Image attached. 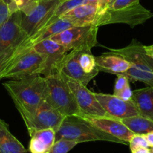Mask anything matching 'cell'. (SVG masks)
<instances>
[{"label": "cell", "instance_id": "6da1fadb", "mask_svg": "<svg viewBox=\"0 0 153 153\" xmlns=\"http://www.w3.org/2000/svg\"><path fill=\"white\" fill-rule=\"evenodd\" d=\"M47 86L46 77L41 74L25 76L3 83L22 119L34 114L45 102Z\"/></svg>", "mask_w": 153, "mask_h": 153}, {"label": "cell", "instance_id": "7a4b0ae2", "mask_svg": "<svg viewBox=\"0 0 153 153\" xmlns=\"http://www.w3.org/2000/svg\"><path fill=\"white\" fill-rule=\"evenodd\" d=\"M60 139L75 141L77 143L91 141H107L117 143H127L94 127L79 116L65 117L56 132V140Z\"/></svg>", "mask_w": 153, "mask_h": 153}, {"label": "cell", "instance_id": "3957f363", "mask_svg": "<svg viewBox=\"0 0 153 153\" xmlns=\"http://www.w3.org/2000/svg\"><path fill=\"white\" fill-rule=\"evenodd\" d=\"M108 51L121 56L131 63V68L124 74L129 80L153 86V59L146 55L142 44L134 39L127 47L121 49L109 48Z\"/></svg>", "mask_w": 153, "mask_h": 153}, {"label": "cell", "instance_id": "277c9868", "mask_svg": "<svg viewBox=\"0 0 153 153\" xmlns=\"http://www.w3.org/2000/svg\"><path fill=\"white\" fill-rule=\"evenodd\" d=\"M45 77L48 84L45 101L65 117L80 115L81 113L78 104L62 73L59 70H55Z\"/></svg>", "mask_w": 153, "mask_h": 153}, {"label": "cell", "instance_id": "5b68a950", "mask_svg": "<svg viewBox=\"0 0 153 153\" xmlns=\"http://www.w3.org/2000/svg\"><path fill=\"white\" fill-rule=\"evenodd\" d=\"M23 13H12L0 28V72L17 51L19 47L28 38L21 26Z\"/></svg>", "mask_w": 153, "mask_h": 153}, {"label": "cell", "instance_id": "8992f818", "mask_svg": "<svg viewBox=\"0 0 153 153\" xmlns=\"http://www.w3.org/2000/svg\"><path fill=\"white\" fill-rule=\"evenodd\" d=\"M46 68V56L31 49L16 59L0 72V77L14 80L35 74H44Z\"/></svg>", "mask_w": 153, "mask_h": 153}, {"label": "cell", "instance_id": "52a82bcc", "mask_svg": "<svg viewBox=\"0 0 153 153\" xmlns=\"http://www.w3.org/2000/svg\"><path fill=\"white\" fill-rule=\"evenodd\" d=\"M153 17V14L138 3L119 10L106 9L98 13L95 26L99 27L113 23H125L131 28L143 24Z\"/></svg>", "mask_w": 153, "mask_h": 153}, {"label": "cell", "instance_id": "ba28073f", "mask_svg": "<svg viewBox=\"0 0 153 153\" xmlns=\"http://www.w3.org/2000/svg\"><path fill=\"white\" fill-rule=\"evenodd\" d=\"M98 27L93 26H72L51 37V40L62 45L68 51L73 50H89L98 44Z\"/></svg>", "mask_w": 153, "mask_h": 153}, {"label": "cell", "instance_id": "9c48e42d", "mask_svg": "<svg viewBox=\"0 0 153 153\" xmlns=\"http://www.w3.org/2000/svg\"><path fill=\"white\" fill-rule=\"evenodd\" d=\"M60 0H39L35 9L28 15L23 14L21 26L28 38L56 20L52 19Z\"/></svg>", "mask_w": 153, "mask_h": 153}, {"label": "cell", "instance_id": "30bf717a", "mask_svg": "<svg viewBox=\"0 0 153 153\" xmlns=\"http://www.w3.org/2000/svg\"><path fill=\"white\" fill-rule=\"evenodd\" d=\"M63 77L67 83L75 97L76 103L80 110V114L95 117H106L108 116L102 106L95 98L94 92H91L87 87L83 86L76 80H73L69 76L62 74ZM109 117V116H108Z\"/></svg>", "mask_w": 153, "mask_h": 153}, {"label": "cell", "instance_id": "8fae6325", "mask_svg": "<svg viewBox=\"0 0 153 153\" xmlns=\"http://www.w3.org/2000/svg\"><path fill=\"white\" fill-rule=\"evenodd\" d=\"M65 117L46 101L38 107L34 114L23 118L29 134L35 131L52 128L56 132Z\"/></svg>", "mask_w": 153, "mask_h": 153}, {"label": "cell", "instance_id": "7c38bea8", "mask_svg": "<svg viewBox=\"0 0 153 153\" xmlns=\"http://www.w3.org/2000/svg\"><path fill=\"white\" fill-rule=\"evenodd\" d=\"M72 26H74V25L72 24V23L68 19L65 18L64 17H62L59 18L57 20H56L55 22L51 23V24L41 29L40 30L38 31L33 35L26 38V40L22 43V45L19 47V48L14 53L12 57L10 59V60L7 63L6 65L5 66V68L7 65H8L10 63L12 62L13 61H14L16 59L18 58L19 56H20L23 53L32 49V48L35 45H36L37 44L39 43V42H42V41L45 40V39L51 38V37L54 36V35H57V34L60 33V32H63V31L66 30L67 29H69V28L72 27Z\"/></svg>", "mask_w": 153, "mask_h": 153}, {"label": "cell", "instance_id": "4fadbf2b", "mask_svg": "<svg viewBox=\"0 0 153 153\" xmlns=\"http://www.w3.org/2000/svg\"><path fill=\"white\" fill-rule=\"evenodd\" d=\"M98 101L109 117L123 120V119L138 116L137 107L133 101H124L114 95L94 92Z\"/></svg>", "mask_w": 153, "mask_h": 153}, {"label": "cell", "instance_id": "5bb4252c", "mask_svg": "<svg viewBox=\"0 0 153 153\" xmlns=\"http://www.w3.org/2000/svg\"><path fill=\"white\" fill-rule=\"evenodd\" d=\"M78 116L84 119L94 127L127 143H128L132 137L134 135V134L131 131L118 119L108 116L95 117V116H88L84 114H80Z\"/></svg>", "mask_w": 153, "mask_h": 153}, {"label": "cell", "instance_id": "9a60e30c", "mask_svg": "<svg viewBox=\"0 0 153 153\" xmlns=\"http://www.w3.org/2000/svg\"><path fill=\"white\" fill-rule=\"evenodd\" d=\"M32 49L46 56V68L43 74L44 76L51 74L56 68L63 57L68 53L62 45L51 40V38L39 42Z\"/></svg>", "mask_w": 153, "mask_h": 153}, {"label": "cell", "instance_id": "2e32d148", "mask_svg": "<svg viewBox=\"0 0 153 153\" xmlns=\"http://www.w3.org/2000/svg\"><path fill=\"white\" fill-rule=\"evenodd\" d=\"M79 51H71L63 57L55 70H59L62 73L73 80L78 81L83 86H87L89 82L95 77L83 71L78 61ZM54 70V71H55Z\"/></svg>", "mask_w": 153, "mask_h": 153}, {"label": "cell", "instance_id": "e0dca14e", "mask_svg": "<svg viewBox=\"0 0 153 153\" xmlns=\"http://www.w3.org/2000/svg\"><path fill=\"white\" fill-rule=\"evenodd\" d=\"M98 71L113 74H124L131 68V63L118 54L108 51L95 57Z\"/></svg>", "mask_w": 153, "mask_h": 153}, {"label": "cell", "instance_id": "ac0fdd59", "mask_svg": "<svg viewBox=\"0 0 153 153\" xmlns=\"http://www.w3.org/2000/svg\"><path fill=\"white\" fill-rule=\"evenodd\" d=\"M98 14L97 5L84 4L76 7L62 17L68 19L74 26H95Z\"/></svg>", "mask_w": 153, "mask_h": 153}, {"label": "cell", "instance_id": "d6986e66", "mask_svg": "<svg viewBox=\"0 0 153 153\" xmlns=\"http://www.w3.org/2000/svg\"><path fill=\"white\" fill-rule=\"evenodd\" d=\"M29 136L30 153H48L56 142V131L52 128L35 131Z\"/></svg>", "mask_w": 153, "mask_h": 153}, {"label": "cell", "instance_id": "ffe728a7", "mask_svg": "<svg viewBox=\"0 0 153 153\" xmlns=\"http://www.w3.org/2000/svg\"><path fill=\"white\" fill-rule=\"evenodd\" d=\"M132 101L139 115L153 122V86L133 91Z\"/></svg>", "mask_w": 153, "mask_h": 153}, {"label": "cell", "instance_id": "44dd1931", "mask_svg": "<svg viewBox=\"0 0 153 153\" xmlns=\"http://www.w3.org/2000/svg\"><path fill=\"white\" fill-rule=\"evenodd\" d=\"M0 153H27L23 144L11 133L9 126L0 119Z\"/></svg>", "mask_w": 153, "mask_h": 153}, {"label": "cell", "instance_id": "7402d4cb", "mask_svg": "<svg viewBox=\"0 0 153 153\" xmlns=\"http://www.w3.org/2000/svg\"><path fill=\"white\" fill-rule=\"evenodd\" d=\"M120 121L134 134H146L153 131V122L140 115L123 119Z\"/></svg>", "mask_w": 153, "mask_h": 153}, {"label": "cell", "instance_id": "603a6c76", "mask_svg": "<svg viewBox=\"0 0 153 153\" xmlns=\"http://www.w3.org/2000/svg\"><path fill=\"white\" fill-rule=\"evenodd\" d=\"M78 61L83 71L87 74L95 76L98 74L95 57L89 50L79 51Z\"/></svg>", "mask_w": 153, "mask_h": 153}, {"label": "cell", "instance_id": "cb8c5ba5", "mask_svg": "<svg viewBox=\"0 0 153 153\" xmlns=\"http://www.w3.org/2000/svg\"><path fill=\"white\" fill-rule=\"evenodd\" d=\"M84 4H86V0H65L61 2L57 6L52 19L53 20H57L76 7Z\"/></svg>", "mask_w": 153, "mask_h": 153}, {"label": "cell", "instance_id": "d4e9b609", "mask_svg": "<svg viewBox=\"0 0 153 153\" xmlns=\"http://www.w3.org/2000/svg\"><path fill=\"white\" fill-rule=\"evenodd\" d=\"M78 143L75 141L65 139L58 140H56L55 143L48 153H68Z\"/></svg>", "mask_w": 153, "mask_h": 153}, {"label": "cell", "instance_id": "484cf974", "mask_svg": "<svg viewBox=\"0 0 153 153\" xmlns=\"http://www.w3.org/2000/svg\"><path fill=\"white\" fill-rule=\"evenodd\" d=\"M38 2L39 0H14V5L17 11L28 15L35 9Z\"/></svg>", "mask_w": 153, "mask_h": 153}, {"label": "cell", "instance_id": "4316f807", "mask_svg": "<svg viewBox=\"0 0 153 153\" xmlns=\"http://www.w3.org/2000/svg\"><path fill=\"white\" fill-rule=\"evenodd\" d=\"M131 151L139 148H149L148 142L143 134H134L128 143Z\"/></svg>", "mask_w": 153, "mask_h": 153}, {"label": "cell", "instance_id": "83f0119b", "mask_svg": "<svg viewBox=\"0 0 153 153\" xmlns=\"http://www.w3.org/2000/svg\"><path fill=\"white\" fill-rule=\"evenodd\" d=\"M140 0H113L107 9L119 10L140 3Z\"/></svg>", "mask_w": 153, "mask_h": 153}, {"label": "cell", "instance_id": "f1b7e54d", "mask_svg": "<svg viewBox=\"0 0 153 153\" xmlns=\"http://www.w3.org/2000/svg\"><path fill=\"white\" fill-rule=\"evenodd\" d=\"M130 80L127 76L124 74H118L117 75V78L116 80L114 85V89H113V95L117 94V92H120L123 90L124 88L130 85Z\"/></svg>", "mask_w": 153, "mask_h": 153}, {"label": "cell", "instance_id": "f546056e", "mask_svg": "<svg viewBox=\"0 0 153 153\" xmlns=\"http://www.w3.org/2000/svg\"><path fill=\"white\" fill-rule=\"evenodd\" d=\"M11 14L8 5L3 0H0V28L6 22Z\"/></svg>", "mask_w": 153, "mask_h": 153}, {"label": "cell", "instance_id": "4dcf8cb0", "mask_svg": "<svg viewBox=\"0 0 153 153\" xmlns=\"http://www.w3.org/2000/svg\"><path fill=\"white\" fill-rule=\"evenodd\" d=\"M114 95L124 100V101H131L132 97H133V91L131 90L130 85H128L126 88H124L123 90L117 92V94H115Z\"/></svg>", "mask_w": 153, "mask_h": 153}, {"label": "cell", "instance_id": "1f68e13d", "mask_svg": "<svg viewBox=\"0 0 153 153\" xmlns=\"http://www.w3.org/2000/svg\"><path fill=\"white\" fill-rule=\"evenodd\" d=\"M112 2H113V0H100V2L98 6V13L103 12L104 11H105Z\"/></svg>", "mask_w": 153, "mask_h": 153}, {"label": "cell", "instance_id": "d6a6232c", "mask_svg": "<svg viewBox=\"0 0 153 153\" xmlns=\"http://www.w3.org/2000/svg\"><path fill=\"white\" fill-rule=\"evenodd\" d=\"M143 48L146 55L153 59V45H148V46L143 45Z\"/></svg>", "mask_w": 153, "mask_h": 153}, {"label": "cell", "instance_id": "836d02e7", "mask_svg": "<svg viewBox=\"0 0 153 153\" xmlns=\"http://www.w3.org/2000/svg\"><path fill=\"white\" fill-rule=\"evenodd\" d=\"M144 137H145L146 140L148 142L149 146V147H152L153 146V131L149 132L148 134H143Z\"/></svg>", "mask_w": 153, "mask_h": 153}, {"label": "cell", "instance_id": "e575fe53", "mask_svg": "<svg viewBox=\"0 0 153 153\" xmlns=\"http://www.w3.org/2000/svg\"><path fill=\"white\" fill-rule=\"evenodd\" d=\"M3 1L8 5L10 11H11V14L15 12V11H17L14 5V0H3Z\"/></svg>", "mask_w": 153, "mask_h": 153}, {"label": "cell", "instance_id": "d590c367", "mask_svg": "<svg viewBox=\"0 0 153 153\" xmlns=\"http://www.w3.org/2000/svg\"><path fill=\"white\" fill-rule=\"evenodd\" d=\"M131 153H151L149 148H139L131 151Z\"/></svg>", "mask_w": 153, "mask_h": 153}, {"label": "cell", "instance_id": "8d00e7d4", "mask_svg": "<svg viewBox=\"0 0 153 153\" xmlns=\"http://www.w3.org/2000/svg\"><path fill=\"white\" fill-rule=\"evenodd\" d=\"M100 2V0H86V4H91V5H95L98 6V4Z\"/></svg>", "mask_w": 153, "mask_h": 153}, {"label": "cell", "instance_id": "74e56055", "mask_svg": "<svg viewBox=\"0 0 153 153\" xmlns=\"http://www.w3.org/2000/svg\"><path fill=\"white\" fill-rule=\"evenodd\" d=\"M149 149H150V152L153 153V146L152 147H149Z\"/></svg>", "mask_w": 153, "mask_h": 153}, {"label": "cell", "instance_id": "f35d334b", "mask_svg": "<svg viewBox=\"0 0 153 153\" xmlns=\"http://www.w3.org/2000/svg\"><path fill=\"white\" fill-rule=\"evenodd\" d=\"M60 1H61V2H63V1H65V0H60Z\"/></svg>", "mask_w": 153, "mask_h": 153}, {"label": "cell", "instance_id": "ab89813d", "mask_svg": "<svg viewBox=\"0 0 153 153\" xmlns=\"http://www.w3.org/2000/svg\"><path fill=\"white\" fill-rule=\"evenodd\" d=\"M0 80H1V77H0Z\"/></svg>", "mask_w": 153, "mask_h": 153}, {"label": "cell", "instance_id": "60d3db41", "mask_svg": "<svg viewBox=\"0 0 153 153\" xmlns=\"http://www.w3.org/2000/svg\"><path fill=\"white\" fill-rule=\"evenodd\" d=\"M110 4H111V3H110Z\"/></svg>", "mask_w": 153, "mask_h": 153}]
</instances>
